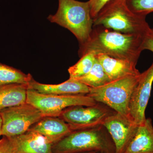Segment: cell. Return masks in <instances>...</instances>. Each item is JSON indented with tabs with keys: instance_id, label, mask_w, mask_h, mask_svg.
<instances>
[{
	"instance_id": "6da1fadb",
	"label": "cell",
	"mask_w": 153,
	"mask_h": 153,
	"mask_svg": "<svg viewBox=\"0 0 153 153\" xmlns=\"http://www.w3.org/2000/svg\"><path fill=\"white\" fill-rule=\"evenodd\" d=\"M89 41L79 46L80 57L86 53L103 54L137 63L143 51L144 36L111 31L102 26H94Z\"/></svg>"
},
{
	"instance_id": "7a4b0ae2",
	"label": "cell",
	"mask_w": 153,
	"mask_h": 153,
	"mask_svg": "<svg viewBox=\"0 0 153 153\" xmlns=\"http://www.w3.org/2000/svg\"><path fill=\"white\" fill-rule=\"evenodd\" d=\"M102 152L115 153L112 139L103 126L73 131L55 143L53 153H83Z\"/></svg>"
},
{
	"instance_id": "3957f363",
	"label": "cell",
	"mask_w": 153,
	"mask_h": 153,
	"mask_svg": "<svg viewBox=\"0 0 153 153\" xmlns=\"http://www.w3.org/2000/svg\"><path fill=\"white\" fill-rule=\"evenodd\" d=\"M58 10L48 20L69 30L77 38L79 46L89 41L94 25L89 1L58 0Z\"/></svg>"
},
{
	"instance_id": "277c9868",
	"label": "cell",
	"mask_w": 153,
	"mask_h": 153,
	"mask_svg": "<svg viewBox=\"0 0 153 153\" xmlns=\"http://www.w3.org/2000/svg\"><path fill=\"white\" fill-rule=\"evenodd\" d=\"M146 17L132 12L126 0H111L93 19V27L102 26L121 33L144 36L150 28Z\"/></svg>"
},
{
	"instance_id": "5b68a950",
	"label": "cell",
	"mask_w": 153,
	"mask_h": 153,
	"mask_svg": "<svg viewBox=\"0 0 153 153\" xmlns=\"http://www.w3.org/2000/svg\"><path fill=\"white\" fill-rule=\"evenodd\" d=\"M141 73L112 81L96 88H91L88 95L96 102L106 105L116 112L129 116V105Z\"/></svg>"
},
{
	"instance_id": "8992f818",
	"label": "cell",
	"mask_w": 153,
	"mask_h": 153,
	"mask_svg": "<svg viewBox=\"0 0 153 153\" xmlns=\"http://www.w3.org/2000/svg\"><path fill=\"white\" fill-rule=\"evenodd\" d=\"M27 102L39 110L44 117H59L64 110L70 107L93 106L97 103L87 94L52 95L30 89L27 91Z\"/></svg>"
},
{
	"instance_id": "52a82bcc",
	"label": "cell",
	"mask_w": 153,
	"mask_h": 153,
	"mask_svg": "<svg viewBox=\"0 0 153 153\" xmlns=\"http://www.w3.org/2000/svg\"><path fill=\"white\" fill-rule=\"evenodd\" d=\"M2 118V136H16L27 132L44 116L39 110L26 103L5 108L0 111Z\"/></svg>"
},
{
	"instance_id": "ba28073f",
	"label": "cell",
	"mask_w": 153,
	"mask_h": 153,
	"mask_svg": "<svg viewBox=\"0 0 153 153\" xmlns=\"http://www.w3.org/2000/svg\"><path fill=\"white\" fill-rule=\"evenodd\" d=\"M111 110L97 102L93 106L77 105L68 108L58 117L68 123L73 131L102 125L107 118L115 112Z\"/></svg>"
},
{
	"instance_id": "9c48e42d",
	"label": "cell",
	"mask_w": 153,
	"mask_h": 153,
	"mask_svg": "<svg viewBox=\"0 0 153 153\" xmlns=\"http://www.w3.org/2000/svg\"><path fill=\"white\" fill-rule=\"evenodd\" d=\"M114 143L115 153H124L136 131L137 125L129 116L114 112L102 124Z\"/></svg>"
},
{
	"instance_id": "30bf717a",
	"label": "cell",
	"mask_w": 153,
	"mask_h": 153,
	"mask_svg": "<svg viewBox=\"0 0 153 153\" xmlns=\"http://www.w3.org/2000/svg\"><path fill=\"white\" fill-rule=\"evenodd\" d=\"M153 82V62L149 68L141 73L139 81L132 94L129 116L137 125L142 123L146 118L145 112L150 97Z\"/></svg>"
},
{
	"instance_id": "8fae6325",
	"label": "cell",
	"mask_w": 153,
	"mask_h": 153,
	"mask_svg": "<svg viewBox=\"0 0 153 153\" xmlns=\"http://www.w3.org/2000/svg\"><path fill=\"white\" fill-rule=\"evenodd\" d=\"M28 85V89L43 94L52 95L87 94L91 88L76 79L70 78L58 84H44L37 82L33 78Z\"/></svg>"
},
{
	"instance_id": "7c38bea8",
	"label": "cell",
	"mask_w": 153,
	"mask_h": 153,
	"mask_svg": "<svg viewBox=\"0 0 153 153\" xmlns=\"http://www.w3.org/2000/svg\"><path fill=\"white\" fill-rule=\"evenodd\" d=\"M28 131L40 134L53 144L72 131L69 125L63 120L52 117H43Z\"/></svg>"
},
{
	"instance_id": "4fadbf2b",
	"label": "cell",
	"mask_w": 153,
	"mask_h": 153,
	"mask_svg": "<svg viewBox=\"0 0 153 153\" xmlns=\"http://www.w3.org/2000/svg\"><path fill=\"white\" fill-rule=\"evenodd\" d=\"M10 137L16 153H53V144L35 132L28 131L25 134Z\"/></svg>"
},
{
	"instance_id": "5bb4252c",
	"label": "cell",
	"mask_w": 153,
	"mask_h": 153,
	"mask_svg": "<svg viewBox=\"0 0 153 153\" xmlns=\"http://www.w3.org/2000/svg\"><path fill=\"white\" fill-rule=\"evenodd\" d=\"M95 56L112 81L141 73L136 68L137 63L134 62L103 54H97Z\"/></svg>"
},
{
	"instance_id": "9a60e30c",
	"label": "cell",
	"mask_w": 153,
	"mask_h": 153,
	"mask_svg": "<svg viewBox=\"0 0 153 153\" xmlns=\"http://www.w3.org/2000/svg\"><path fill=\"white\" fill-rule=\"evenodd\" d=\"M124 153H153V126L151 118L138 125L135 134Z\"/></svg>"
},
{
	"instance_id": "2e32d148",
	"label": "cell",
	"mask_w": 153,
	"mask_h": 153,
	"mask_svg": "<svg viewBox=\"0 0 153 153\" xmlns=\"http://www.w3.org/2000/svg\"><path fill=\"white\" fill-rule=\"evenodd\" d=\"M28 84L12 83L0 87V111L27 102Z\"/></svg>"
},
{
	"instance_id": "e0dca14e",
	"label": "cell",
	"mask_w": 153,
	"mask_h": 153,
	"mask_svg": "<svg viewBox=\"0 0 153 153\" xmlns=\"http://www.w3.org/2000/svg\"><path fill=\"white\" fill-rule=\"evenodd\" d=\"M75 79L91 88L101 87L112 81L105 73L96 57L94 66L90 71L85 76Z\"/></svg>"
},
{
	"instance_id": "ac0fdd59",
	"label": "cell",
	"mask_w": 153,
	"mask_h": 153,
	"mask_svg": "<svg viewBox=\"0 0 153 153\" xmlns=\"http://www.w3.org/2000/svg\"><path fill=\"white\" fill-rule=\"evenodd\" d=\"M33 78L30 74L0 62V87L12 83L28 84Z\"/></svg>"
},
{
	"instance_id": "d6986e66",
	"label": "cell",
	"mask_w": 153,
	"mask_h": 153,
	"mask_svg": "<svg viewBox=\"0 0 153 153\" xmlns=\"http://www.w3.org/2000/svg\"><path fill=\"white\" fill-rule=\"evenodd\" d=\"M95 60V54L92 52L82 55L77 63L68 68L69 78L76 79L85 76L91 70Z\"/></svg>"
},
{
	"instance_id": "ffe728a7",
	"label": "cell",
	"mask_w": 153,
	"mask_h": 153,
	"mask_svg": "<svg viewBox=\"0 0 153 153\" xmlns=\"http://www.w3.org/2000/svg\"><path fill=\"white\" fill-rule=\"evenodd\" d=\"M129 9L134 13L146 17L153 12V0H126Z\"/></svg>"
},
{
	"instance_id": "44dd1931",
	"label": "cell",
	"mask_w": 153,
	"mask_h": 153,
	"mask_svg": "<svg viewBox=\"0 0 153 153\" xmlns=\"http://www.w3.org/2000/svg\"><path fill=\"white\" fill-rule=\"evenodd\" d=\"M111 0H89V5L91 16L95 19L99 13L108 3Z\"/></svg>"
},
{
	"instance_id": "7402d4cb",
	"label": "cell",
	"mask_w": 153,
	"mask_h": 153,
	"mask_svg": "<svg viewBox=\"0 0 153 153\" xmlns=\"http://www.w3.org/2000/svg\"><path fill=\"white\" fill-rule=\"evenodd\" d=\"M0 153H16L14 145L10 137L3 136L0 139Z\"/></svg>"
},
{
	"instance_id": "603a6c76",
	"label": "cell",
	"mask_w": 153,
	"mask_h": 153,
	"mask_svg": "<svg viewBox=\"0 0 153 153\" xmlns=\"http://www.w3.org/2000/svg\"><path fill=\"white\" fill-rule=\"evenodd\" d=\"M142 48L153 52V28H150L144 36Z\"/></svg>"
},
{
	"instance_id": "cb8c5ba5",
	"label": "cell",
	"mask_w": 153,
	"mask_h": 153,
	"mask_svg": "<svg viewBox=\"0 0 153 153\" xmlns=\"http://www.w3.org/2000/svg\"><path fill=\"white\" fill-rule=\"evenodd\" d=\"M2 121L1 117L0 115V136H2Z\"/></svg>"
},
{
	"instance_id": "d4e9b609",
	"label": "cell",
	"mask_w": 153,
	"mask_h": 153,
	"mask_svg": "<svg viewBox=\"0 0 153 153\" xmlns=\"http://www.w3.org/2000/svg\"><path fill=\"white\" fill-rule=\"evenodd\" d=\"M98 152H88L83 153H98Z\"/></svg>"
},
{
	"instance_id": "484cf974",
	"label": "cell",
	"mask_w": 153,
	"mask_h": 153,
	"mask_svg": "<svg viewBox=\"0 0 153 153\" xmlns=\"http://www.w3.org/2000/svg\"><path fill=\"white\" fill-rule=\"evenodd\" d=\"M98 153H105L104 152H98Z\"/></svg>"
}]
</instances>
